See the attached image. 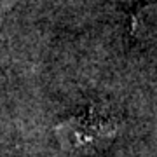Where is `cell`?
Returning a JSON list of instances; mask_svg holds the SVG:
<instances>
[{
    "label": "cell",
    "instance_id": "cell-1",
    "mask_svg": "<svg viewBox=\"0 0 157 157\" xmlns=\"http://www.w3.org/2000/svg\"><path fill=\"white\" fill-rule=\"evenodd\" d=\"M63 136L61 140L67 141L72 148H91L100 147L101 140H110L113 135V126L110 122H105L101 117H96L93 113L80 119H73L70 122H65V126L58 131Z\"/></svg>",
    "mask_w": 157,
    "mask_h": 157
},
{
    "label": "cell",
    "instance_id": "cell-2",
    "mask_svg": "<svg viewBox=\"0 0 157 157\" xmlns=\"http://www.w3.org/2000/svg\"><path fill=\"white\" fill-rule=\"evenodd\" d=\"M133 32L145 44L157 47V2L141 7L133 19Z\"/></svg>",
    "mask_w": 157,
    "mask_h": 157
}]
</instances>
